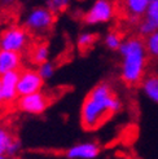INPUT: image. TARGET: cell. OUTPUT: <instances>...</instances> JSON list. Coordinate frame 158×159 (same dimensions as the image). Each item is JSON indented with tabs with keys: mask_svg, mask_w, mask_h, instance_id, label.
<instances>
[{
	"mask_svg": "<svg viewBox=\"0 0 158 159\" xmlns=\"http://www.w3.org/2000/svg\"><path fill=\"white\" fill-rule=\"evenodd\" d=\"M122 109L117 92L108 82H101L87 93L81 109V125L93 132L106 124Z\"/></svg>",
	"mask_w": 158,
	"mask_h": 159,
	"instance_id": "cell-1",
	"label": "cell"
},
{
	"mask_svg": "<svg viewBox=\"0 0 158 159\" xmlns=\"http://www.w3.org/2000/svg\"><path fill=\"white\" fill-rule=\"evenodd\" d=\"M72 91V85H57L54 88H45L33 94L18 97L16 101V109L17 111L39 115L49 106H52L54 102H57L61 97H64L67 92Z\"/></svg>",
	"mask_w": 158,
	"mask_h": 159,
	"instance_id": "cell-2",
	"label": "cell"
},
{
	"mask_svg": "<svg viewBox=\"0 0 158 159\" xmlns=\"http://www.w3.org/2000/svg\"><path fill=\"white\" fill-rule=\"evenodd\" d=\"M58 16L51 12L47 7H35L30 17L23 25L29 30L30 35L35 38H49L54 30Z\"/></svg>",
	"mask_w": 158,
	"mask_h": 159,
	"instance_id": "cell-3",
	"label": "cell"
},
{
	"mask_svg": "<svg viewBox=\"0 0 158 159\" xmlns=\"http://www.w3.org/2000/svg\"><path fill=\"white\" fill-rule=\"evenodd\" d=\"M31 36L25 25H9L0 33V49L22 52Z\"/></svg>",
	"mask_w": 158,
	"mask_h": 159,
	"instance_id": "cell-4",
	"label": "cell"
},
{
	"mask_svg": "<svg viewBox=\"0 0 158 159\" xmlns=\"http://www.w3.org/2000/svg\"><path fill=\"white\" fill-rule=\"evenodd\" d=\"M49 40L48 38H35L31 36L29 42L22 49V57L30 65L43 66L47 63V56H48Z\"/></svg>",
	"mask_w": 158,
	"mask_h": 159,
	"instance_id": "cell-5",
	"label": "cell"
},
{
	"mask_svg": "<svg viewBox=\"0 0 158 159\" xmlns=\"http://www.w3.org/2000/svg\"><path fill=\"white\" fill-rule=\"evenodd\" d=\"M43 84H44V79L40 74V71L23 66L17 83V97L27 96V94L39 92L42 89Z\"/></svg>",
	"mask_w": 158,
	"mask_h": 159,
	"instance_id": "cell-6",
	"label": "cell"
},
{
	"mask_svg": "<svg viewBox=\"0 0 158 159\" xmlns=\"http://www.w3.org/2000/svg\"><path fill=\"white\" fill-rule=\"evenodd\" d=\"M112 16H114L113 0H97L88 12L81 14V21L86 23L106 22Z\"/></svg>",
	"mask_w": 158,
	"mask_h": 159,
	"instance_id": "cell-7",
	"label": "cell"
},
{
	"mask_svg": "<svg viewBox=\"0 0 158 159\" xmlns=\"http://www.w3.org/2000/svg\"><path fill=\"white\" fill-rule=\"evenodd\" d=\"M101 150V146L97 144H82L77 145L74 148H70L67 150H36L38 153H47L57 157H66V158H95Z\"/></svg>",
	"mask_w": 158,
	"mask_h": 159,
	"instance_id": "cell-8",
	"label": "cell"
},
{
	"mask_svg": "<svg viewBox=\"0 0 158 159\" xmlns=\"http://www.w3.org/2000/svg\"><path fill=\"white\" fill-rule=\"evenodd\" d=\"M23 66L16 70H11L8 73L2 75V83H3V98L5 101L14 102L17 101V83L20 79V74Z\"/></svg>",
	"mask_w": 158,
	"mask_h": 159,
	"instance_id": "cell-9",
	"label": "cell"
},
{
	"mask_svg": "<svg viewBox=\"0 0 158 159\" xmlns=\"http://www.w3.org/2000/svg\"><path fill=\"white\" fill-rule=\"evenodd\" d=\"M100 40V34L97 33H91V34H82L81 36L78 38V51L81 56H88L93 48L96 43Z\"/></svg>",
	"mask_w": 158,
	"mask_h": 159,
	"instance_id": "cell-10",
	"label": "cell"
},
{
	"mask_svg": "<svg viewBox=\"0 0 158 159\" xmlns=\"http://www.w3.org/2000/svg\"><path fill=\"white\" fill-rule=\"evenodd\" d=\"M143 87L148 93V96L156 102H158V74L154 71L146 73L143 82Z\"/></svg>",
	"mask_w": 158,
	"mask_h": 159,
	"instance_id": "cell-11",
	"label": "cell"
},
{
	"mask_svg": "<svg viewBox=\"0 0 158 159\" xmlns=\"http://www.w3.org/2000/svg\"><path fill=\"white\" fill-rule=\"evenodd\" d=\"M73 54H74V51H73V47L70 43H67V45L65 47V49L62 51L56 58H54L53 63H52V66L53 69H56V67H60L62 65H65V63L70 62L73 60Z\"/></svg>",
	"mask_w": 158,
	"mask_h": 159,
	"instance_id": "cell-12",
	"label": "cell"
},
{
	"mask_svg": "<svg viewBox=\"0 0 158 159\" xmlns=\"http://www.w3.org/2000/svg\"><path fill=\"white\" fill-rule=\"evenodd\" d=\"M47 8L60 17V14L67 11L69 0H47Z\"/></svg>",
	"mask_w": 158,
	"mask_h": 159,
	"instance_id": "cell-13",
	"label": "cell"
},
{
	"mask_svg": "<svg viewBox=\"0 0 158 159\" xmlns=\"http://www.w3.org/2000/svg\"><path fill=\"white\" fill-rule=\"evenodd\" d=\"M146 48L152 58H158V30L146 36Z\"/></svg>",
	"mask_w": 158,
	"mask_h": 159,
	"instance_id": "cell-14",
	"label": "cell"
},
{
	"mask_svg": "<svg viewBox=\"0 0 158 159\" xmlns=\"http://www.w3.org/2000/svg\"><path fill=\"white\" fill-rule=\"evenodd\" d=\"M0 159H8V155H5V154H2V155H0Z\"/></svg>",
	"mask_w": 158,
	"mask_h": 159,
	"instance_id": "cell-15",
	"label": "cell"
},
{
	"mask_svg": "<svg viewBox=\"0 0 158 159\" xmlns=\"http://www.w3.org/2000/svg\"><path fill=\"white\" fill-rule=\"evenodd\" d=\"M14 159H20V158H14Z\"/></svg>",
	"mask_w": 158,
	"mask_h": 159,
	"instance_id": "cell-16",
	"label": "cell"
},
{
	"mask_svg": "<svg viewBox=\"0 0 158 159\" xmlns=\"http://www.w3.org/2000/svg\"><path fill=\"white\" fill-rule=\"evenodd\" d=\"M157 2H158V0H157Z\"/></svg>",
	"mask_w": 158,
	"mask_h": 159,
	"instance_id": "cell-17",
	"label": "cell"
}]
</instances>
